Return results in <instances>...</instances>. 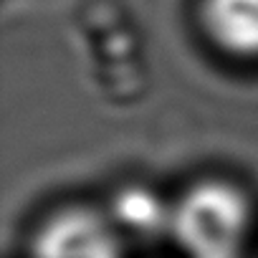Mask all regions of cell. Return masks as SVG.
Wrapping results in <instances>:
<instances>
[{
  "instance_id": "cell-4",
  "label": "cell",
  "mask_w": 258,
  "mask_h": 258,
  "mask_svg": "<svg viewBox=\"0 0 258 258\" xmlns=\"http://www.w3.org/2000/svg\"><path fill=\"white\" fill-rule=\"evenodd\" d=\"M114 220L119 223L121 233L132 243L135 238H167V220H170V200L155 195L147 185H124L116 190L111 205H106Z\"/></svg>"
},
{
  "instance_id": "cell-3",
  "label": "cell",
  "mask_w": 258,
  "mask_h": 258,
  "mask_svg": "<svg viewBox=\"0 0 258 258\" xmlns=\"http://www.w3.org/2000/svg\"><path fill=\"white\" fill-rule=\"evenodd\" d=\"M203 46L233 66H258V0H192Z\"/></svg>"
},
{
  "instance_id": "cell-1",
  "label": "cell",
  "mask_w": 258,
  "mask_h": 258,
  "mask_svg": "<svg viewBox=\"0 0 258 258\" xmlns=\"http://www.w3.org/2000/svg\"><path fill=\"white\" fill-rule=\"evenodd\" d=\"M255 228L258 203L230 175H200L170 198L167 240L180 258H245Z\"/></svg>"
},
{
  "instance_id": "cell-2",
  "label": "cell",
  "mask_w": 258,
  "mask_h": 258,
  "mask_svg": "<svg viewBox=\"0 0 258 258\" xmlns=\"http://www.w3.org/2000/svg\"><path fill=\"white\" fill-rule=\"evenodd\" d=\"M129 240L106 205L63 200L26 233L23 258H126Z\"/></svg>"
}]
</instances>
